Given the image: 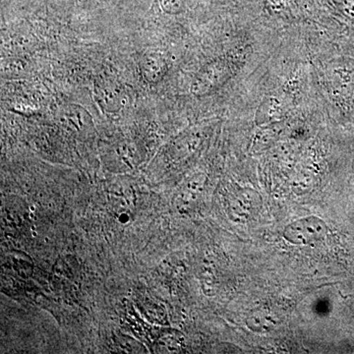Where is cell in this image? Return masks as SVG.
Returning a JSON list of instances; mask_svg holds the SVG:
<instances>
[{
    "mask_svg": "<svg viewBox=\"0 0 354 354\" xmlns=\"http://www.w3.org/2000/svg\"><path fill=\"white\" fill-rule=\"evenodd\" d=\"M139 70L147 83L160 82L167 71L165 57L157 51H147L139 60Z\"/></svg>",
    "mask_w": 354,
    "mask_h": 354,
    "instance_id": "3957f363",
    "label": "cell"
},
{
    "mask_svg": "<svg viewBox=\"0 0 354 354\" xmlns=\"http://www.w3.org/2000/svg\"><path fill=\"white\" fill-rule=\"evenodd\" d=\"M97 102L104 106L106 111H120L124 106L123 93L120 88L114 87H104L97 90Z\"/></svg>",
    "mask_w": 354,
    "mask_h": 354,
    "instance_id": "277c9868",
    "label": "cell"
},
{
    "mask_svg": "<svg viewBox=\"0 0 354 354\" xmlns=\"http://www.w3.org/2000/svg\"><path fill=\"white\" fill-rule=\"evenodd\" d=\"M328 232L327 223L318 216H311L286 225L283 235L293 245L310 246L320 243L327 237Z\"/></svg>",
    "mask_w": 354,
    "mask_h": 354,
    "instance_id": "6da1fadb",
    "label": "cell"
},
{
    "mask_svg": "<svg viewBox=\"0 0 354 354\" xmlns=\"http://www.w3.org/2000/svg\"><path fill=\"white\" fill-rule=\"evenodd\" d=\"M335 76L330 84L333 99L339 104L342 114H354V64H342L341 68L334 69Z\"/></svg>",
    "mask_w": 354,
    "mask_h": 354,
    "instance_id": "7a4b0ae2",
    "label": "cell"
},
{
    "mask_svg": "<svg viewBox=\"0 0 354 354\" xmlns=\"http://www.w3.org/2000/svg\"><path fill=\"white\" fill-rule=\"evenodd\" d=\"M274 325V316L268 311L255 312L247 319V326L254 332H269Z\"/></svg>",
    "mask_w": 354,
    "mask_h": 354,
    "instance_id": "5b68a950",
    "label": "cell"
}]
</instances>
